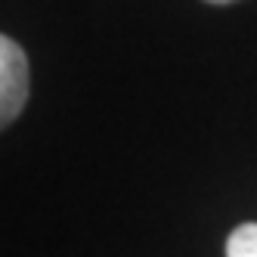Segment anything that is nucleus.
Instances as JSON below:
<instances>
[{"mask_svg": "<svg viewBox=\"0 0 257 257\" xmlns=\"http://www.w3.org/2000/svg\"><path fill=\"white\" fill-rule=\"evenodd\" d=\"M28 99V62L22 47L0 34V131L22 112Z\"/></svg>", "mask_w": 257, "mask_h": 257, "instance_id": "nucleus-1", "label": "nucleus"}, {"mask_svg": "<svg viewBox=\"0 0 257 257\" xmlns=\"http://www.w3.org/2000/svg\"><path fill=\"white\" fill-rule=\"evenodd\" d=\"M226 257H257V223L235 226L226 238Z\"/></svg>", "mask_w": 257, "mask_h": 257, "instance_id": "nucleus-2", "label": "nucleus"}, {"mask_svg": "<svg viewBox=\"0 0 257 257\" xmlns=\"http://www.w3.org/2000/svg\"><path fill=\"white\" fill-rule=\"evenodd\" d=\"M208 4H232V0H208Z\"/></svg>", "mask_w": 257, "mask_h": 257, "instance_id": "nucleus-3", "label": "nucleus"}]
</instances>
